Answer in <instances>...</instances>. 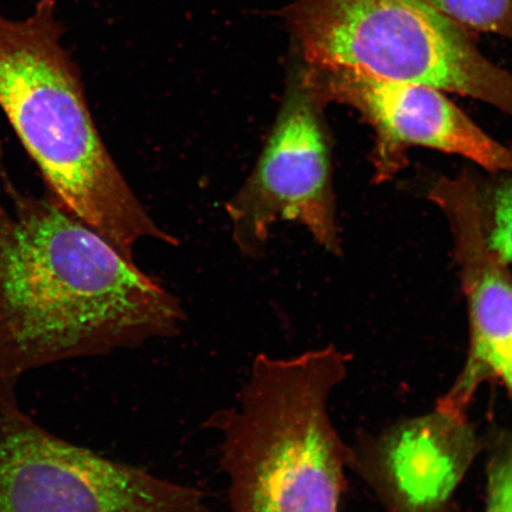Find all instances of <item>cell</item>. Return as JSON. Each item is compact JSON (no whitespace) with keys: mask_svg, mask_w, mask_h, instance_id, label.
<instances>
[{"mask_svg":"<svg viewBox=\"0 0 512 512\" xmlns=\"http://www.w3.org/2000/svg\"><path fill=\"white\" fill-rule=\"evenodd\" d=\"M182 319L177 299L94 229L19 190L0 153V413L18 409L25 371L170 336Z\"/></svg>","mask_w":512,"mask_h":512,"instance_id":"6da1fadb","label":"cell"},{"mask_svg":"<svg viewBox=\"0 0 512 512\" xmlns=\"http://www.w3.org/2000/svg\"><path fill=\"white\" fill-rule=\"evenodd\" d=\"M0 107L60 207L130 260L144 239L176 245L96 130L78 68L61 44L54 0H38L23 21L0 15Z\"/></svg>","mask_w":512,"mask_h":512,"instance_id":"7a4b0ae2","label":"cell"},{"mask_svg":"<svg viewBox=\"0 0 512 512\" xmlns=\"http://www.w3.org/2000/svg\"><path fill=\"white\" fill-rule=\"evenodd\" d=\"M349 356L255 358L238 406L214 416L234 512H339L352 452L329 414Z\"/></svg>","mask_w":512,"mask_h":512,"instance_id":"3957f363","label":"cell"},{"mask_svg":"<svg viewBox=\"0 0 512 512\" xmlns=\"http://www.w3.org/2000/svg\"><path fill=\"white\" fill-rule=\"evenodd\" d=\"M283 14L292 51L306 67L361 69L512 115V75L428 0H293Z\"/></svg>","mask_w":512,"mask_h":512,"instance_id":"277c9868","label":"cell"},{"mask_svg":"<svg viewBox=\"0 0 512 512\" xmlns=\"http://www.w3.org/2000/svg\"><path fill=\"white\" fill-rule=\"evenodd\" d=\"M0 512H213L201 491L0 413Z\"/></svg>","mask_w":512,"mask_h":512,"instance_id":"5b68a950","label":"cell"},{"mask_svg":"<svg viewBox=\"0 0 512 512\" xmlns=\"http://www.w3.org/2000/svg\"><path fill=\"white\" fill-rule=\"evenodd\" d=\"M293 53L277 120L253 174L228 203L236 245L245 254L265 246L275 223L302 224L328 251L338 252L328 142L322 108Z\"/></svg>","mask_w":512,"mask_h":512,"instance_id":"8992f818","label":"cell"},{"mask_svg":"<svg viewBox=\"0 0 512 512\" xmlns=\"http://www.w3.org/2000/svg\"><path fill=\"white\" fill-rule=\"evenodd\" d=\"M302 66L325 105L350 106L374 127L382 179L399 169L401 153L411 146L454 153L491 172L512 169V151L480 130L439 89L377 78L356 68Z\"/></svg>","mask_w":512,"mask_h":512,"instance_id":"52a82bcc","label":"cell"},{"mask_svg":"<svg viewBox=\"0 0 512 512\" xmlns=\"http://www.w3.org/2000/svg\"><path fill=\"white\" fill-rule=\"evenodd\" d=\"M433 200L451 223L470 317L464 368L437 407L466 414L486 381L501 382L512 401V278L485 239L482 210L469 179L440 183Z\"/></svg>","mask_w":512,"mask_h":512,"instance_id":"ba28073f","label":"cell"},{"mask_svg":"<svg viewBox=\"0 0 512 512\" xmlns=\"http://www.w3.org/2000/svg\"><path fill=\"white\" fill-rule=\"evenodd\" d=\"M478 450L467 415L435 407L390 427L360 454L352 453V463L388 512H451Z\"/></svg>","mask_w":512,"mask_h":512,"instance_id":"9c48e42d","label":"cell"},{"mask_svg":"<svg viewBox=\"0 0 512 512\" xmlns=\"http://www.w3.org/2000/svg\"><path fill=\"white\" fill-rule=\"evenodd\" d=\"M441 15L471 34L512 40V0H428Z\"/></svg>","mask_w":512,"mask_h":512,"instance_id":"30bf717a","label":"cell"},{"mask_svg":"<svg viewBox=\"0 0 512 512\" xmlns=\"http://www.w3.org/2000/svg\"><path fill=\"white\" fill-rule=\"evenodd\" d=\"M485 512H512V432L499 441L492 453Z\"/></svg>","mask_w":512,"mask_h":512,"instance_id":"8fae6325","label":"cell"},{"mask_svg":"<svg viewBox=\"0 0 512 512\" xmlns=\"http://www.w3.org/2000/svg\"><path fill=\"white\" fill-rule=\"evenodd\" d=\"M488 245L503 264L512 262V182L497 191L494 227Z\"/></svg>","mask_w":512,"mask_h":512,"instance_id":"7c38bea8","label":"cell"}]
</instances>
